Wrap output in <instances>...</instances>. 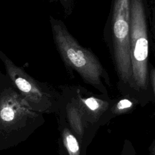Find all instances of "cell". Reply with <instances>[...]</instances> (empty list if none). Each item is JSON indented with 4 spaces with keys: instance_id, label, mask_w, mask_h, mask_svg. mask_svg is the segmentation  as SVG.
<instances>
[{
    "instance_id": "obj_6",
    "label": "cell",
    "mask_w": 155,
    "mask_h": 155,
    "mask_svg": "<svg viewBox=\"0 0 155 155\" xmlns=\"http://www.w3.org/2000/svg\"><path fill=\"white\" fill-rule=\"evenodd\" d=\"M64 142L70 155H79V146L75 137L68 131H64Z\"/></svg>"
},
{
    "instance_id": "obj_1",
    "label": "cell",
    "mask_w": 155,
    "mask_h": 155,
    "mask_svg": "<svg viewBox=\"0 0 155 155\" xmlns=\"http://www.w3.org/2000/svg\"><path fill=\"white\" fill-rule=\"evenodd\" d=\"M50 22L54 44L65 65L87 83L104 90L102 81L110 84L109 76L97 58L79 44L62 21L50 16Z\"/></svg>"
},
{
    "instance_id": "obj_8",
    "label": "cell",
    "mask_w": 155,
    "mask_h": 155,
    "mask_svg": "<svg viewBox=\"0 0 155 155\" xmlns=\"http://www.w3.org/2000/svg\"><path fill=\"white\" fill-rule=\"evenodd\" d=\"M132 106V102L128 99H124L120 100L117 104L116 107L118 110H124L125 108H128Z\"/></svg>"
},
{
    "instance_id": "obj_9",
    "label": "cell",
    "mask_w": 155,
    "mask_h": 155,
    "mask_svg": "<svg viewBox=\"0 0 155 155\" xmlns=\"http://www.w3.org/2000/svg\"><path fill=\"white\" fill-rule=\"evenodd\" d=\"M151 86L153 92H154V85H155V71L153 68L148 74V84Z\"/></svg>"
},
{
    "instance_id": "obj_7",
    "label": "cell",
    "mask_w": 155,
    "mask_h": 155,
    "mask_svg": "<svg viewBox=\"0 0 155 155\" xmlns=\"http://www.w3.org/2000/svg\"><path fill=\"white\" fill-rule=\"evenodd\" d=\"M85 105L91 110H96L99 107V102L97 99L93 97H90L83 100Z\"/></svg>"
},
{
    "instance_id": "obj_3",
    "label": "cell",
    "mask_w": 155,
    "mask_h": 155,
    "mask_svg": "<svg viewBox=\"0 0 155 155\" xmlns=\"http://www.w3.org/2000/svg\"><path fill=\"white\" fill-rule=\"evenodd\" d=\"M111 53L121 84L131 87L130 0H113L111 12Z\"/></svg>"
},
{
    "instance_id": "obj_5",
    "label": "cell",
    "mask_w": 155,
    "mask_h": 155,
    "mask_svg": "<svg viewBox=\"0 0 155 155\" xmlns=\"http://www.w3.org/2000/svg\"><path fill=\"white\" fill-rule=\"evenodd\" d=\"M27 103L14 91L0 96V127L10 128L28 113Z\"/></svg>"
},
{
    "instance_id": "obj_4",
    "label": "cell",
    "mask_w": 155,
    "mask_h": 155,
    "mask_svg": "<svg viewBox=\"0 0 155 155\" xmlns=\"http://www.w3.org/2000/svg\"><path fill=\"white\" fill-rule=\"evenodd\" d=\"M3 61L8 77L25 99L34 104L41 103L45 99L46 93L42 85L8 58L5 56Z\"/></svg>"
},
{
    "instance_id": "obj_2",
    "label": "cell",
    "mask_w": 155,
    "mask_h": 155,
    "mask_svg": "<svg viewBox=\"0 0 155 155\" xmlns=\"http://www.w3.org/2000/svg\"><path fill=\"white\" fill-rule=\"evenodd\" d=\"M131 87L146 90L148 85V38L144 0H130Z\"/></svg>"
},
{
    "instance_id": "obj_10",
    "label": "cell",
    "mask_w": 155,
    "mask_h": 155,
    "mask_svg": "<svg viewBox=\"0 0 155 155\" xmlns=\"http://www.w3.org/2000/svg\"><path fill=\"white\" fill-rule=\"evenodd\" d=\"M60 1L65 11L69 12L72 7L73 0H60Z\"/></svg>"
}]
</instances>
